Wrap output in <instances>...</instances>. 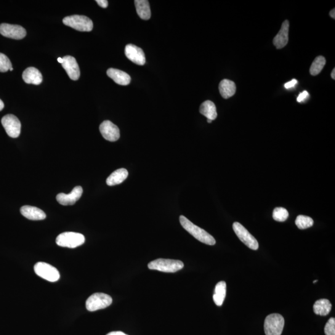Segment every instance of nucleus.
<instances>
[{"mask_svg": "<svg viewBox=\"0 0 335 335\" xmlns=\"http://www.w3.org/2000/svg\"><path fill=\"white\" fill-rule=\"evenodd\" d=\"M284 326V318L279 313H273L267 316L264 329L266 335H281Z\"/></svg>", "mask_w": 335, "mask_h": 335, "instance_id": "4", "label": "nucleus"}, {"mask_svg": "<svg viewBox=\"0 0 335 335\" xmlns=\"http://www.w3.org/2000/svg\"><path fill=\"white\" fill-rule=\"evenodd\" d=\"M297 83V79H292L291 81L288 82V83L284 85V87H285L286 89H291V88L294 87Z\"/></svg>", "mask_w": 335, "mask_h": 335, "instance_id": "31", "label": "nucleus"}, {"mask_svg": "<svg viewBox=\"0 0 335 335\" xmlns=\"http://www.w3.org/2000/svg\"><path fill=\"white\" fill-rule=\"evenodd\" d=\"M85 238L81 233L66 232L60 234L56 238V243L58 246L66 248H74L85 243Z\"/></svg>", "mask_w": 335, "mask_h": 335, "instance_id": "3", "label": "nucleus"}, {"mask_svg": "<svg viewBox=\"0 0 335 335\" xmlns=\"http://www.w3.org/2000/svg\"><path fill=\"white\" fill-rule=\"evenodd\" d=\"M289 21L286 20L282 24L281 28L277 35L273 39V44L278 49H283L289 41Z\"/></svg>", "mask_w": 335, "mask_h": 335, "instance_id": "15", "label": "nucleus"}, {"mask_svg": "<svg viewBox=\"0 0 335 335\" xmlns=\"http://www.w3.org/2000/svg\"><path fill=\"white\" fill-rule=\"evenodd\" d=\"M296 225L299 229H306L312 227L313 225V220L310 217L300 215L296 218Z\"/></svg>", "mask_w": 335, "mask_h": 335, "instance_id": "26", "label": "nucleus"}, {"mask_svg": "<svg viewBox=\"0 0 335 335\" xmlns=\"http://www.w3.org/2000/svg\"><path fill=\"white\" fill-rule=\"evenodd\" d=\"M125 54L128 59L139 65H143L146 62L143 50L134 44L127 45L125 48Z\"/></svg>", "mask_w": 335, "mask_h": 335, "instance_id": "12", "label": "nucleus"}, {"mask_svg": "<svg viewBox=\"0 0 335 335\" xmlns=\"http://www.w3.org/2000/svg\"><path fill=\"white\" fill-rule=\"evenodd\" d=\"M11 68H12V64L9 58L0 53V72H7Z\"/></svg>", "mask_w": 335, "mask_h": 335, "instance_id": "28", "label": "nucleus"}, {"mask_svg": "<svg viewBox=\"0 0 335 335\" xmlns=\"http://www.w3.org/2000/svg\"><path fill=\"white\" fill-rule=\"evenodd\" d=\"M150 270H157L164 273H175L184 268L182 261L169 259H157L148 265Z\"/></svg>", "mask_w": 335, "mask_h": 335, "instance_id": "2", "label": "nucleus"}, {"mask_svg": "<svg viewBox=\"0 0 335 335\" xmlns=\"http://www.w3.org/2000/svg\"><path fill=\"white\" fill-rule=\"evenodd\" d=\"M219 89L222 98L228 99L235 95L236 90V85L230 79H224L220 81Z\"/></svg>", "mask_w": 335, "mask_h": 335, "instance_id": "19", "label": "nucleus"}, {"mask_svg": "<svg viewBox=\"0 0 335 335\" xmlns=\"http://www.w3.org/2000/svg\"><path fill=\"white\" fill-rule=\"evenodd\" d=\"M2 124L10 137L17 138L20 136L21 124L17 117L13 114H8L2 118Z\"/></svg>", "mask_w": 335, "mask_h": 335, "instance_id": "9", "label": "nucleus"}, {"mask_svg": "<svg viewBox=\"0 0 335 335\" xmlns=\"http://www.w3.org/2000/svg\"><path fill=\"white\" fill-rule=\"evenodd\" d=\"M233 229L238 238L248 248L254 249V250L259 249V244L257 239L241 223L234 222Z\"/></svg>", "mask_w": 335, "mask_h": 335, "instance_id": "8", "label": "nucleus"}, {"mask_svg": "<svg viewBox=\"0 0 335 335\" xmlns=\"http://www.w3.org/2000/svg\"><path fill=\"white\" fill-rule=\"evenodd\" d=\"M329 16H330V17L334 19H334H335V9H334L331 10V12H329Z\"/></svg>", "mask_w": 335, "mask_h": 335, "instance_id": "34", "label": "nucleus"}, {"mask_svg": "<svg viewBox=\"0 0 335 335\" xmlns=\"http://www.w3.org/2000/svg\"><path fill=\"white\" fill-rule=\"evenodd\" d=\"M63 62L62 66L66 71L70 79L73 80H77L80 76V70H79L78 63H77L75 58L71 56H65L63 58Z\"/></svg>", "mask_w": 335, "mask_h": 335, "instance_id": "14", "label": "nucleus"}, {"mask_svg": "<svg viewBox=\"0 0 335 335\" xmlns=\"http://www.w3.org/2000/svg\"><path fill=\"white\" fill-rule=\"evenodd\" d=\"M23 80L28 84L39 85L42 82V75L38 69L29 67L23 73Z\"/></svg>", "mask_w": 335, "mask_h": 335, "instance_id": "18", "label": "nucleus"}, {"mask_svg": "<svg viewBox=\"0 0 335 335\" xmlns=\"http://www.w3.org/2000/svg\"><path fill=\"white\" fill-rule=\"evenodd\" d=\"M4 106L5 105L4 102H3L1 100H0V111L4 110Z\"/></svg>", "mask_w": 335, "mask_h": 335, "instance_id": "35", "label": "nucleus"}, {"mask_svg": "<svg viewBox=\"0 0 335 335\" xmlns=\"http://www.w3.org/2000/svg\"><path fill=\"white\" fill-rule=\"evenodd\" d=\"M83 194V188L81 186H76L71 192L68 195L64 193H60L56 197L58 203L63 206H71L76 203L81 198Z\"/></svg>", "mask_w": 335, "mask_h": 335, "instance_id": "13", "label": "nucleus"}, {"mask_svg": "<svg viewBox=\"0 0 335 335\" xmlns=\"http://www.w3.org/2000/svg\"><path fill=\"white\" fill-rule=\"evenodd\" d=\"M21 213L24 217L32 220H44L46 218V214L41 209L36 207L25 206L21 207Z\"/></svg>", "mask_w": 335, "mask_h": 335, "instance_id": "16", "label": "nucleus"}, {"mask_svg": "<svg viewBox=\"0 0 335 335\" xmlns=\"http://www.w3.org/2000/svg\"><path fill=\"white\" fill-rule=\"evenodd\" d=\"M57 60H58V62L60 63H62L63 62V60L62 58H60V57L58 58Z\"/></svg>", "mask_w": 335, "mask_h": 335, "instance_id": "37", "label": "nucleus"}, {"mask_svg": "<svg viewBox=\"0 0 335 335\" xmlns=\"http://www.w3.org/2000/svg\"><path fill=\"white\" fill-rule=\"evenodd\" d=\"M308 95H308V93L307 91L303 92L298 96L297 98V102L299 103L304 102V101L308 97Z\"/></svg>", "mask_w": 335, "mask_h": 335, "instance_id": "30", "label": "nucleus"}, {"mask_svg": "<svg viewBox=\"0 0 335 335\" xmlns=\"http://www.w3.org/2000/svg\"><path fill=\"white\" fill-rule=\"evenodd\" d=\"M107 74L109 77L113 79L115 83L123 85V86L128 85L131 81V78H130L129 74L123 71L118 70V69H108Z\"/></svg>", "mask_w": 335, "mask_h": 335, "instance_id": "17", "label": "nucleus"}, {"mask_svg": "<svg viewBox=\"0 0 335 335\" xmlns=\"http://www.w3.org/2000/svg\"><path fill=\"white\" fill-rule=\"evenodd\" d=\"M226 292H227V284L225 282L220 281L215 286L213 300L217 306H222L226 296Z\"/></svg>", "mask_w": 335, "mask_h": 335, "instance_id": "24", "label": "nucleus"}, {"mask_svg": "<svg viewBox=\"0 0 335 335\" xmlns=\"http://www.w3.org/2000/svg\"><path fill=\"white\" fill-rule=\"evenodd\" d=\"M10 71H13V67H12V68H11L10 69Z\"/></svg>", "mask_w": 335, "mask_h": 335, "instance_id": "40", "label": "nucleus"}, {"mask_svg": "<svg viewBox=\"0 0 335 335\" xmlns=\"http://www.w3.org/2000/svg\"><path fill=\"white\" fill-rule=\"evenodd\" d=\"M326 64V59L323 56L316 57L310 66V73L313 76L317 75L323 70Z\"/></svg>", "mask_w": 335, "mask_h": 335, "instance_id": "25", "label": "nucleus"}, {"mask_svg": "<svg viewBox=\"0 0 335 335\" xmlns=\"http://www.w3.org/2000/svg\"><path fill=\"white\" fill-rule=\"evenodd\" d=\"M113 299L109 295L104 293H95L92 295L86 302L87 309L90 312H95L110 306Z\"/></svg>", "mask_w": 335, "mask_h": 335, "instance_id": "6", "label": "nucleus"}, {"mask_svg": "<svg viewBox=\"0 0 335 335\" xmlns=\"http://www.w3.org/2000/svg\"><path fill=\"white\" fill-rule=\"evenodd\" d=\"M129 173L125 169L116 170L106 180V183L110 186L121 184L128 177Z\"/></svg>", "mask_w": 335, "mask_h": 335, "instance_id": "20", "label": "nucleus"}, {"mask_svg": "<svg viewBox=\"0 0 335 335\" xmlns=\"http://www.w3.org/2000/svg\"><path fill=\"white\" fill-rule=\"evenodd\" d=\"M106 335H127L122 331H112Z\"/></svg>", "mask_w": 335, "mask_h": 335, "instance_id": "33", "label": "nucleus"}, {"mask_svg": "<svg viewBox=\"0 0 335 335\" xmlns=\"http://www.w3.org/2000/svg\"><path fill=\"white\" fill-rule=\"evenodd\" d=\"M325 333L326 335H335V318H330L327 321L325 326Z\"/></svg>", "mask_w": 335, "mask_h": 335, "instance_id": "29", "label": "nucleus"}, {"mask_svg": "<svg viewBox=\"0 0 335 335\" xmlns=\"http://www.w3.org/2000/svg\"><path fill=\"white\" fill-rule=\"evenodd\" d=\"M97 4L101 7L103 8V9H106L108 6V2L106 0H97Z\"/></svg>", "mask_w": 335, "mask_h": 335, "instance_id": "32", "label": "nucleus"}, {"mask_svg": "<svg viewBox=\"0 0 335 335\" xmlns=\"http://www.w3.org/2000/svg\"><path fill=\"white\" fill-rule=\"evenodd\" d=\"M289 217V212L286 209L283 207H277L275 209L273 213V217L274 220L278 222H284L286 221Z\"/></svg>", "mask_w": 335, "mask_h": 335, "instance_id": "27", "label": "nucleus"}, {"mask_svg": "<svg viewBox=\"0 0 335 335\" xmlns=\"http://www.w3.org/2000/svg\"><path fill=\"white\" fill-rule=\"evenodd\" d=\"M100 130L103 137L110 142H116L120 137V130L118 127L110 121L102 122Z\"/></svg>", "mask_w": 335, "mask_h": 335, "instance_id": "11", "label": "nucleus"}, {"mask_svg": "<svg viewBox=\"0 0 335 335\" xmlns=\"http://www.w3.org/2000/svg\"><path fill=\"white\" fill-rule=\"evenodd\" d=\"M0 34L8 38L20 40L25 38L26 31L22 26L4 23L0 25Z\"/></svg>", "mask_w": 335, "mask_h": 335, "instance_id": "10", "label": "nucleus"}, {"mask_svg": "<svg viewBox=\"0 0 335 335\" xmlns=\"http://www.w3.org/2000/svg\"><path fill=\"white\" fill-rule=\"evenodd\" d=\"M331 76L332 79H335V68H334L333 71H332Z\"/></svg>", "mask_w": 335, "mask_h": 335, "instance_id": "36", "label": "nucleus"}, {"mask_svg": "<svg viewBox=\"0 0 335 335\" xmlns=\"http://www.w3.org/2000/svg\"><path fill=\"white\" fill-rule=\"evenodd\" d=\"M332 305L329 300L321 299L316 300L313 305V311L315 314L320 316L328 315L331 310Z\"/></svg>", "mask_w": 335, "mask_h": 335, "instance_id": "22", "label": "nucleus"}, {"mask_svg": "<svg viewBox=\"0 0 335 335\" xmlns=\"http://www.w3.org/2000/svg\"><path fill=\"white\" fill-rule=\"evenodd\" d=\"M212 121L211 120H209V119H207V122H208V123H211Z\"/></svg>", "mask_w": 335, "mask_h": 335, "instance_id": "38", "label": "nucleus"}, {"mask_svg": "<svg viewBox=\"0 0 335 335\" xmlns=\"http://www.w3.org/2000/svg\"><path fill=\"white\" fill-rule=\"evenodd\" d=\"M34 269L37 276L52 283L57 281L60 279V273L57 269L48 263H37Z\"/></svg>", "mask_w": 335, "mask_h": 335, "instance_id": "7", "label": "nucleus"}, {"mask_svg": "<svg viewBox=\"0 0 335 335\" xmlns=\"http://www.w3.org/2000/svg\"><path fill=\"white\" fill-rule=\"evenodd\" d=\"M199 111L201 114L206 117L207 119L214 121L217 117L216 107L211 101H206L200 106Z\"/></svg>", "mask_w": 335, "mask_h": 335, "instance_id": "21", "label": "nucleus"}, {"mask_svg": "<svg viewBox=\"0 0 335 335\" xmlns=\"http://www.w3.org/2000/svg\"><path fill=\"white\" fill-rule=\"evenodd\" d=\"M317 281H318V280H315V281H313V283L315 284V283H316V282H317Z\"/></svg>", "mask_w": 335, "mask_h": 335, "instance_id": "39", "label": "nucleus"}, {"mask_svg": "<svg viewBox=\"0 0 335 335\" xmlns=\"http://www.w3.org/2000/svg\"><path fill=\"white\" fill-rule=\"evenodd\" d=\"M137 15L142 20H148L151 17V10L147 0H135L134 2Z\"/></svg>", "mask_w": 335, "mask_h": 335, "instance_id": "23", "label": "nucleus"}, {"mask_svg": "<svg viewBox=\"0 0 335 335\" xmlns=\"http://www.w3.org/2000/svg\"><path fill=\"white\" fill-rule=\"evenodd\" d=\"M180 222L182 227L188 232L190 233L191 235H192L194 237L199 241L202 242V243L209 244V245H214L215 243H216L213 236L210 235L209 233H207L203 228L194 224L193 222H191L190 220H188L187 218L183 216V215H181Z\"/></svg>", "mask_w": 335, "mask_h": 335, "instance_id": "1", "label": "nucleus"}, {"mask_svg": "<svg viewBox=\"0 0 335 335\" xmlns=\"http://www.w3.org/2000/svg\"><path fill=\"white\" fill-rule=\"evenodd\" d=\"M63 23L69 27L81 32L92 31L93 28V21L85 16L73 15L65 17Z\"/></svg>", "mask_w": 335, "mask_h": 335, "instance_id": "5", "label": "nucleus"}]
</instances>
